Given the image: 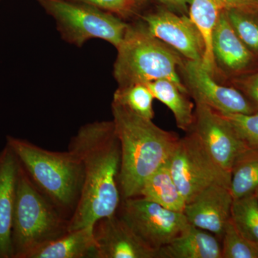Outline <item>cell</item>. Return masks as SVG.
<instances>
[{
	"label": "cell",
	"mask_w": 258,
	"mask_h": 258,
	"mask_svg": "<svg viewBox=\"0 0 258 258\" xmlns=\"http://www.w3.org/2000/svg\"><path fill=\"white\" fill-rule=\"evenodd\" d=\"M191 132L218 165L230 174L237 158L249 148L219 112L202 103H196Z\"/></svg>",
	"instance_id": "9c48e42d"
},
{
	"label": "cell",
	"mask_w": 258,
	"mask_h": 258,
	"mask_svg": "<svg viewBox=\"0 0 258 258\" xmlns=\"http://www.w3.org/2000/svg\"><path fill=\"white\" fill-rule=\"evenodd\" d=\"M117 214L157 253L191 227L184 212L169 210L142 197L121 200Z\"/></svg>",
	"instance_id": "ba28073f"
},
{
	"label": "cell",
	"mask_w": 258,
	"mask_h": 258,
	"mask_svg": "<svg viewBox=\"0 0 258 258\" xmlns=\"http://www.w3.org/2000/svg\"><path fill=\"white\" fill-rule=\"evenodd\" d=\"M111 109L120 144L121 199L139 197L146 180L169 162L180 138L115 102Z\"/></svg>",
	"instance_id": "7a4b0ae2"
},
{
	"label": "cell",
	"mask_w": 258,
	"mask_h": 258,
	"mask_svg": "<svg viewBox=\"0 0 258 258\" xmlns=\"http://www.w3.org/2000/svg\"><path fill=\"white\" fill-rule=\"evenodd\" d=\"M55 20L62 40L78 47L91 39L120 45L130 24L115 15L85 3L68 0H35Z\"/></svg>",
	"instance_id": "8992f818"
},
{
	"label": "cell",
	"mask_w": 258,
	"mask_h": 258,
	"mask_svg": "<svg viewBox=\"0 0 258 258\" xmlns=\"http://www.w3.org/2000/svg\"><path fill=\"white\" fill-rule=\"evenodd\" d=\"M212 52L215 63L237 77L258 71V58L235 33L222 10L212 35Z\"/></svg>",
	"instance_id": "5bb4252c"
},
{
	"label": "cell",
	"mask_w": 258,
	"mask_h": 258,
	"mask_svg": "<svg viewBox=\"0 0 258 258\" xmlns=\"http://www.w3.org/2000/svg\"><path fill=\"white\" fill-rule=\"evenodd\" d=\"M220 113L232 125L247 147L258 149V112L252 114Z\"/></svg>",
	"instance_id": "484cf974"
},
{
	"label": "cell",
	"mask_w": 258,
	"mask_h": 258,
	"mask_svg": "<svg viewBox=\"0 0 258 258\" xmlns=\"http://www.w3.org/2000/svg\"><path fill=\"white\" fill-rule=\"evenodd\" d=\"M93 232L96 258H158L117 213L98 220Z\"/></svg>",
	"instance_id": "7c38bea8"
},
{
	"label": "cell",
	"mask_w": 258,
	"mask_h": 258,
	"mask_svg": "<svg viewBox=\"0 0 258 258\" xmlns=\"http://www.w3.org/2000/svg\"><path fill=\"white\" fill-rule=\"evenodd\" d=\"M225 11L237 36L258 58V15L239 10Z\"/></svg>",
	"instance_id": "cb8c5ba5"
},
{
	"label": "cell",
	"mask_w": 258,
	"mask_h": 258,
	"mask_svg": "<svg viewBox=\"0 0 258 258\" xmlns=\"http://www.w3.org/2000/svg\"><path fill=\"white\" fill-rule=\"evenodd\" d=\"M94 226L69 231L27 254L25 258H96Z\"/></svg>",
	"instance_id": "2e32d148"
},
{
	"label": "cell",
	"mask_w": 258,
	"mask_h": 258,
	"mask_svg": "<svg viewBox=\"0 0 258 258\" xmlns=\"http://www.w3.org/2000/svg\"><path fill=\"white\" fill-rule=\"evenodd\" d=\"M69 149L82 161L84 172L79 203L69 219V231H73L94 226L119 208L120 149L113 120L82 125L71 139Z\"/></svg>",
	"instance_id": "6da1fadb"
},
{
	"label": "cell",
	"mask_w": 258,
	"mask_h": 258,
	"mask_svg": "<svg viewBox=\"0 0 258 258\" xmlns=\"http://www.w3.org/2000/svg\"><path fill=\"white\" fill-rule=\"evenodd\" d=\"M254 195H255L256 198H257L258 201V189L255 191V192H254Z\"/></svg>",
	"instance_id": "4dcf8cb0"
},
{
	"label": "cell",
	"mask_w": 258,
	"mask_h": 258,
	"mask_svg": "<svg viewBox=\"0 0 258 258\" xmlns=\"http://www.w3.org/2000/svg\"><path fill=\"white\" fill-rule=\"evenodd\" d=\"M92 5L108 12L122 20L138 14L139 10L149 0H68Z\"/></svg>",
	"instance_id": "4316f807"
},
{
	"label": "cell",
	"mask_w": 258,
	"mask_h": 258,
	"mask_svg": "<svg viewBox=\"0 0 258 258\" xmlns=\"http://www.w3.org/2000/svg\"><path fill=\"white\" fill-rule=\"evenodd\" d=\"M154 98L166 105L174 114L176 125L186 133L191 132L195 121L194 103L186 93L169 80L160 79L146 83Z\"/></svg>",
	"instance_id": "ac0fdd59"
},
{
	"label": "cell",
	"mask_w": 258,
	"mask_h": 258,
	"mask_svg": "<svg viewBox=\"0 0 258 258\" xmlns=\"http://www.w3.org/2000/svg\"><path fill=\"white\" fill-rule=\"evenodd\" d=\"M117 51L113 77L118 87L166 79L189 94L176 71L182 64L181 57L151 35L144 25H130Z\"/></svg>",
	"instance_id": "277c9868"
},
{
	"label": "cell",
	"mask_w": 258,
	"mask_h": 258,
	"mask_svg": "<svg viewBox=\"0 0 258 258\" xmlns=\"http://www.w3.org/2000/svg\"><path fill=\"white\" fill-rule=\"evenodd\" d=\"M154 97L143 83L118 87L113 94V102L126 107L136 114L152 120L154 116L153 101Z\"/></svg>",
	"instance_id": "603a6c76"
},
{
	"label": "cell",
	"mask_w": 258,
	"mask_h": 258,
	"mask_svg": "<svg viewBox=\"0 0 258 258\" xmlns=\"http://www.w3.org/2000/svg\"><path fill=\"white\" fill-rule=\"evenodd\" d=\"M188 93L196 103L206 105L221 113L252 114L258 112L242 91L217 83L202 62L186 60L180 66Z\"/></svg>",
	"instance_id": "30bf717a"
},
{
	"label": "cell",
	"mask_w": 258,
	"mask_h": 258,
	"mask_svg": "<svg viewBox=\"0 0 258 258\" xmlns=\"http://www.w3.org/2000/svg\"><path fill=\"white\" fill-rule=\"evenodd\" d=\"M222 240V258H258V244L241 235L231 219Z\"/></svg>",
	"instance_id": "d4e9b609"
},
{
	"label": "cell",
	"mask_w": 258,
	"mask_h": 258,
	"mask_svg": "<svg viewBox=\"0 0 258 258\" xmlns=\"http://www.w3.org/2000/svg\"><path fill=\"white\" fill-rule=\"evenodd\" d=\"M158 258H222L221 243L217 236L191 225L161 248Z\"/></svg>",
	"instance_id": "e0dca14e"
},
{
	"label": "cell",
	"mask_w": 258,
	"mask_h": 258,
	"mask_svg": "<svg viewBox=\"0 0 258 258\" xmlns=\"http://www.w3.org/2000/svg\"><path fill=\"white\" fill-rule=\"evenodd\" d=\"M235 82L236 88L245 95L258 111V71L237 77Z\"/></svg>",
	"instance_id": "83f0119b"
},
{
	"label": "cell",
	"mask_w": 258,
	"mask_h": 258,
	"mask_svg": "<svg viewBox=\"0 0 258 258\" xmlns=\"http://www.w3.org/2000/svg\"><path fill=\"white\" fill-rule=\"evenodd\" d=\"M159 3L177 10H187L191 0H157Z\"/></svg>",
	"instance_id": "f546056e"
},
{
	"label": "cell",
	"mask_w": 258,
	"mask_h": 258,
	"mask_svg": "<svg viewBox=\"0 0 258 258\" xmlns=\"http://www.w3.org/2000/svg\"><path fill=\"white\" fill-rule=\"evenodd\" d=\"M222 10H239L258 15V0H213Z\"/></svg>",
	"instance_id": "f1b7e54d"
},
{
	"label": "cell",
	"mask_w": 258,
	"mask_h": 258,
	"mask_svg": "<svg viewBox=\"0 0 258 258\" xmlns=\"http://www.w3.org/2000/svg\"><path fill=\"white\" fill-rule=\"evenodd\" d=\"M69 224V219L39 191L20 164L12 229L13 258H25L67 233Z\"/></svg>",
	"instance_id": "5b68a950"
},
{
	"label": "cell",
	"mask_w": 258,
	"mask_h": 258,
	"mask_svg": "<svg viewBox=\"0 0 258 258\" xmlns=\"http://www.w3.org/2000/svg\"><path fill=\"white\" fill-rule=\"evenodd\" d=\"M6 144L39 191L71 218L79 203L84 177L77 154L69 149L52 152L12 136L7 137Z\"/></svg>",
	"instance_id": "3957f363"
},
{
	"label": "cell",
	"mask_w": 258,
	"mask_h": 258,
	"mask_svg": "<svg viewBox=\"0 0 258 258\" xmlns=\"http://www.w3.org/2000/svg\"><path fill=\"white\" fill-rule=\"evenodd\" d=\"M168 165L186 203L212 185L230 187V173L218 165L192 132L179 139Z\"/></svg>",
	"instance_id": "52a82bcc"
},
{
	"label": "cell",
	"mask_w": 258,
	"mask_h": 258,
	"mask_svg": "<svg viewBox=\"0 0 258 258\" xmlns=\"http://www.w3.org/2000/svg\"><path fill=\"white\" fill-rule=\"evenodd\" d=\"M142 19L144 27L153 36L178 51L186 60L203 62V37L191 19L166 9L143 15Z\"/></svg>",
	"instance_id": "8fae6325"
},
{
	"label": "cell",
	"mask_w": 258,
	"mask_h": 258,
	"mask_svg": "<svg viewBox=\"0 0 258 258\" xmlns=\"http://www.w3.org/2000/svg\"><path fill=\"white\" fill-rule=\"evenodd\" d=\"M20 166L6 144L0 152V258H13L12 229Z\"/></svg>",
	"instance_id": "9a60e30c"
},
{
	"label": "cell",
	"mask_w": 258,
	"mask_h": 258,
	"mask_svg": "<svg viewBox=\"0 0 258 258\" xmlns=\"http://www.w3.org/2000/svg\"><path fill=\"white\" fill-rule=\"evenodd\" d=\"M233 200L230 187L212 185L186 204L184 214L190 225L208 231L221 240L231 218Z\"/></svg>",
	"instance_id": "4fadbf2b"
},
{
	"label": "cell",
	"mask_w": 258,
	"mask_h": 258,
	"mask_svg": "<svg viewBox=\"0 0 258 258\" xmlns=\"http://www.w3.org/2000/svg\"><path fill=\"white\" fill-rule=\"evenodd\" d=\"M139 197L174 211L184 212L186 207V201L171 175L168 163L146 180Z\"/></svg>",
	"instance_id": "d6986e66"
},
{
	"label": "cell",
	"mask_w": 258,
	"mask_h": 258,
	"mask_svg": "<svg viewBox=\"0 0 258 258\" xmlns=\"http://www.w3.org/2000/svg\"><path fill=\"white\" fill-rule=\"evenodd\" d=\"M230 219L241 235L258 244V201L254 194L233 200Z\"/></svg>",
	"instance_id": "7402d4cb"
},
{
	"label": "cell",
	"mask_w": 258,
	"mask_h": 258,
	"mask_svg": "<svg viewBox=\"0 0 258 258\" xmlns=\"http://www.w3.org/2000/svg\"><path fill=\"white\" fill-rule=\"evenodd\" d=\"M230 189L234 200L258 189V149L248 148L237 158L231 171Z\"/></svg>",
	"instance_id": "44dd1931"
},
{
	"label": "cell",
	"mask_w": 258,
	"mask_h": 258,
	"mask_svg": "<svg viewBox=\"0 0 258 258\" xmlns=\"http://www.w3.org/2000/svg\"><path fill=\"white\" fill-rule=\"evenodd\" d=\"M222 10L213 0H191L189 18L203 37L205 52L203 67L212 75L216 63L212 52V35Z\"/></svg>",
	"instance_id": "ffe728a7"
}]
</instances>
